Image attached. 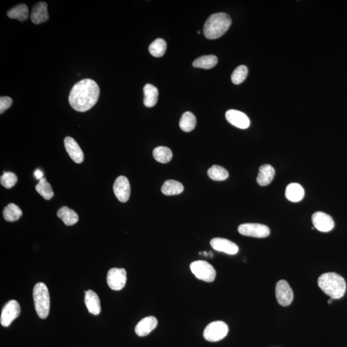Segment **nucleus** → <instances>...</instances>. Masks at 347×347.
Here are the masks:
<instances>
[{
  "label": "nucleus",
  "mask_w": 347,
  "mask_h": 347,
  "mask_svg": "<svg viewBox=\"0 0 347 347\" xmlns=\"http://www.w3.org/2000/svg\"><path fill=\"white\" fill-rule=\"evenodd\" d=\"M217 57L213 55H204L196 59L192 63L195 68L211 69L217 65Z\"/></svg>",
  "instance_id": "a878e982"
},
{
  "label": "nucleus",
  "mask_w": 347,
  "mask_h": 347,
  "mask_svg": "<svg viewBox=\"0 0 347 347\" xmlns=\"http://www.w3.org/2000/svg\"><path fill=\"white\" fill-rule=\"evenodd\" d=\"M114 191L117 199L126 203L130 199L131 186L128 178L121 176L116 178L114 185Z\"/></svg>",
  "instance_id": "9b49d317"
},
{
  "label": "nucleus",
  "mask_w": 347,
  "mask_h": 347,
  "mask_svg": "<svg viewBox=\"0 0 347 347\" xmlns=\"http://www.w3.org/2000/svg\"><path fill=\"white\" fill-rule=\"evenodd\" d=\"M33 297L37 315L41 319L47 318L49 314L50 301L49 289L44 283L39 282L35 285Z\"/></svg>",
  "instance_id": "20e7f679"
},
{
  "label": "nucleus",
  "mask_w": 347,
  "mask_h": 347,
  "mask_svg": "<svg viewBox=\"0 0 347 347\" xmlns=\"http://www.w3.org/2000/svg\"><path fill=\"white\" fill-rule=\"evenodd\" d=\"M248 68L245 65H241L233 71L232 73L231 79L232 83L236 85L241 84L247 79Z\"/></svg>",
  "instance_id": "2f4dec72"
},
{
  "label": "nucleus",
  "mask_w": 347,
  "mask_h": 347,
  "mask_svg": "<svg viewBox=\"0 0 347 347\" xmlns=\"http://www.w3.org/2000/svg\"><path fill=\"white\" fill-rule=\"evenodd\" d=\"M231 17L227 14H214L208 17L204 25V35L209 39L219 38L225 34L231 27Z\"/></svg>",
  "instance_id": "7ed1b4c3"
},
{
  "label": "nucleus",
  "mask_w": 347,
  "mask_h": 347,
  "mask_svg": "<svg viewBox=\"0 0 347 347\" xmlns=\"http://www.w3.org/2000/svg\"><path fill=\"white\" fill-rule=\"evenodd\" d=\"M64 144L66 152L73 162L77 164H81L84 161V153L74 139L67 136L65 139Z\"/></svg>",
  "instance_id": "2eb2a0df"
},
{
  "label": "nucleus",
  "mask_w": 347,
  "mask_h": 347,
  "mask_svg": "<svg viewBox=\"0 0 347 347\" xmlns=\"http://www.w3.org/2000/svg\"><path fill=\"white\" fill-rule=\"evenodd\" d=\"M190 267L192 273L201 281L212 282L215 279V269L207 261H194L190 264Z\"/></svg>",
  "instance_id": "39448f33"
},
{
  "label": "nucleus",
  "mask_w": 347,
  "mask_h": 347,
  "mask_svg": "<svg viewBox=\"0 0 347 347\" xmlns=\"http://www.w3.org/2000/svg\"><path fill=\"white\" fill-rule=\"evenodd\" d=\"M166 49L165 41L161 38L156 39L149 47V50L150 54L156 57H162L165 53Z\"/></svg>",
  "instance_id": "7c9ffc66"
},
{
  "label": "nucleus",
  "mask_w": 347,
  "mask_h": 347,
  "mask_svg": "<svg viewBox=\"0 0 347 347\" xmlns=\"http://www.w3.org/2000/svg\"><path fill=\"white\" fill-rule=\"evenodd\" d=\"M1 185L6 188H11L17 183V177L15 173L11 172H4L1 176Z\"/></svg>",
  "instance_id": "473e14b6"
},
{
  "label": "nucleus",
  "mask_w": 347,
  "mask_h": 347,
  "mask_svg": "<svg viewBox=\"0 0 347 347\" xmlns=\"http://www.w3.org/2000/svg\"><path fill=\"white\" fill-rule=\"evenodd\" d=\"M127 273L124 268H112L108 271L107 282L114 291H120L126 285Z\"/></svg>",
  "instance_id": "1a4fd4ad"
},
{
  "label": "nucleus",
  "mask_w": 347,
  "mask_h": 347,
  "mask_svg": "<svg viewBox=\"0 0 347 347\" xmlns=\"http://www.w3.org/2000/svg\"><path fill=\"white\" fill-rule=\"evenodd\" d=\"M198 34H199L200 32L198 31Z\"/></svg>",
  "instance_id": "c9c22d12"
},
{
  "label": "nucleus",
  "mask_w": 347,
  "mask_h": 347,
  "mask_svg": "<svg viewBox=\"0 0 347 347\" xmlns=\"http://www.w3.org/2000/svg\"><path fill=\"white\" fill-rule=\"evenodd\" d=\"M13 104V99L9 97H1L0 98V114H3Z\"/></svg>",
  "instance_id": "72a5a7b5"
},
{
  "label": "nucleus",
  "mask_w": 347,
  "mask_h": 347,
  "mask_svg": "<svg viewBox=\"0 0 347 347\" xmlns=\"http://www.w3.org/2000/svg\"><path fill=\"white\" fill-rule=\"evenodd\" d=\"M315 229L322 232H329L334 227V221L331 216L322 212H315L312 216Z\"/></svg>",
  "instance_id": "f8f14e48"
},
{
  "label": "nucleus",
  "mask_w": 347,
  "mask_h": 347,
  "mask_svg": "<svg viewBox=\"0 0 347 347\" xmlns=\"http://www.w3.org/2000/svg\"><path fill=\"white\" fill-rule=\"evenodd\" d=\"M226 118L228 122L238 128L245 130L249 128L250 120L247 115L240 111L230 110L226 113Z\"/></svg>",
  "instance_id": "4468645a"
},
{
  "label": "nucleus",
  "mask_w": 347,
  "mask_h": 347,
  "mask_svg": "<svg viewBox=\"0 0 347 347\" xmlns=\"http://www.w3.org/2000/svg\"><path fill=\"white\" fill-rule=\"evenodd\" d=\"M184 190L183 185L175 180H167L162 187V192L164 195L174 196L180 194Z\"/></svg>",
  "instance_id": "b1692460"
},
{
  "label": "nucleus",
  "mask_w": 347,
  "mask_h": 347,
  "mask_svg": "<svg viewBox=\"0 0 347 347\" xmlns=\"http://www.w3.org/2000/svg\"><path fill=\"white\" fill-rule=\"evenodd\" d=\"M276 298L280 305L287 307L293 300V291L288 282L283 280L278 281L275 288Z\"/></svg>",
  "instance_id": "9d476101"
},
{
  "label": "nucleus",
  "mask_w": 347,
  "mask_h": 347,
  "mask_svg": "<svg viewBox=\"0 0 347 347\" xmlns=\"http://www.w3.org/2000/svg\"><path fill=\"white\" fill-rule=\"evenodd\" d=\"M21 309L19 303L15 300L8 301L2 309L0 322L2 326L9 327L14 320L20 314Z\"/></svg>",
  "instance_id": "6e6552de"
},
{
  "label": "nucleus",
  "mask_w": 347,
  "mask_h": 347,
  "mask_svg": "<svg viewBox=\"0 0 347 347\" xmlns=\"http://www.w3.org/2000/svg\"><path fill=\"white\" fill-rule=\"evenodd\" d=\"M145 106L152 108L156 104L158 99V90L153 85L147 84L144 88Z\"/></svg>",
  "instance_id": "4be33fe9"
},
{
  "label": "nucleus",
  "mask_w": 347,
  "mask_h": 347,
  "mask_svg": "<svg viewBox=\"0 0 347 347\" xmlns=\"http://www.w3.org/2000/svg\"><path fill=\"white\" fill-rule=\"evenodd\" d=\"M100 95V88L95 81L83 79L76 83L69 95L71 108L79 112H86L96 104Z\"/></svg>",
  "instance_id": "f257e3e1"
},
{
  "label": "nucleus",
  "mask_w": 347,
  "mask_h": 347,
  "mask_svg": "<svg viewBox=\"0 0 347 347\" xmlns=\"http://www.w3.org/2000/svg\"><path fill=\"white\" fill-rule=\"evenodd\" d=\"M33 175H34L37 180H41L44 178V174H43L42 170L39 169V168L35 170L34 172H33Z\"/></svg>",
  "instance_id": "f704fd0d"
},
{
  "label": "nucleus",
  "mask_w": 347,
  "mask_h": 347,
  "mask_svg": "<svg viewBox=\"0 0 347 347\" xmlns=\"http://www.w3.org/2000/svg\"><path fill=\"white\" fill-rule=\"evenodd\" d=\"M196 118L191 112L184 113L180 121V127L185 132H190L195 128Z\"/></svg>",
  "instance_id": "cd10ccee"
},
{
  "label": "nucleus",
  "mask_w": 347,
  "mask_h": 347,
  "mask_svg": "<svg viewBox=\"0 0 347 347\" xmlns=\"http://www.w3.org/2000/svg\"><path fill=\"white\" fill-rule=\"evenodd\" d=\"M85 304L91 314L99 315L101 312L100 301L98 295L92 290L85 292Z\"/></svg>",
  "instance_id": "a211bd4d"
},
{
  "label": "nucleus",
  "mask_w": 347,
  "mask_h": 347,
  "mask_svg": "<svg viewBox=\"0 0 347 347\" xmlns=\"http://www.w3.org/2000/svg\"><path fill=\"white\" fill-rule=\"evenodd\" d=\"M47 4L45 2H39L35 4L32 10L31 18L35 25L46 22L49 18L47 10Z\"/></svg>",
  "instance_id": "dca6fc26"
},
{
  "label": "nucleus",
  "mask_w": 347,
  "mask_h": 347,
  "mask_svg": "<svg viewBox=\"0 0 347 347\" xmlns=\"http://www.w3.org/2000/svg\"><path fill=\"white\" fill-rule=\"evenodd\" d=\"M35 190L37 193L40 194L46 200L51 199L54 195L50 184L47 181L45 178L39 180L38 184L35 186Z\"/></svg>",
  "instance_id": "c85d7f7f"
},
{
  "label": "nucleus",
  "mask_w": 347,
  "mask_h": 347,
  "mask_svg": "<svg viewBox=\"0 0 347 347\" xmlns=\"http://www.w3.org/2000/svg\"><path fill=\"white\" fill-rule=\"evenodd\" d=\"M158 325L157 319L154 316L146 317L135 327V332L138 336L144 337L149 334Z\"/></svg>",
  "instance_id": "f3484780"
},
{
  "label": "nucleus",
  "mask_w": 347,
  "mask_h": 347,
  "mask_svg": "<svg viewBox=\"0 0 347 347\" xmlns=\"http://www.w3.org/2000/svg\"><path fill=\"white\" fill-rule=\"evenodd\" d=\"M275 170L270 165L265 164L260 166L259 172L257 178L258 184L261 186H266L271 183L274 178Z\"/></svg>",
  "instance_id": "6ab92c4d"
},
{
  "label": "nucleus",
  "mask_w": 347,
  "mask_h": 347,
  "mask_svg": "<svg viewBox=\"0 0 347 347\" xmlns=\"http://www.w3.org/2000/svg\"><path fill=\"white\" fill-rule=\"evenodd\" d=\"M242 235L255 238H265L269 236L270 230L264 225L258 223H245L238 227Z\"/></svg>",
  "instance_id": "0eeeda50"
},
{
  "label": "nucleus",
  "mask_w": 347,
  "mask_h": 347,
  "mask_svg": "<svg viewBox=\"0 0 347 347\" xmlns=\"http://www.w3.org/2000/svg\"><path fill=\"white\" fill-rule=\"evenodd\" d=\"M152 154L154 159L161 164H166L172 160V152L169 148L166 147L160 146L154 149Z\"/></svg>",
  "instance_id": "bb28decb"
},
{
  "label": "nucleus",
  "mask_w": 347,
  "mask_h": 347,
  "mask_svg": "<svg viewBox=\"0 0 347 347\" xmlns=\"http://www.w3.org/2000/svg\"><path fill=\"white\" fill-rule=\"evenodd\" d=\"M57 216L66 226L74 225L79 221L78 214L67 207L61 208L57 212Z\"/></svg>",
  "instance_id": "412c9836"
},
{
  "label": "nucleus",
  "mask_w": 347,
  "mask_h": 347,
  "mask_svg": "<svg viewBox=\"0 0 347 347\" xmlns=\"http://www.w3.org/2000/svg\"><path fill=\"white\" fill-rule=\"evenodd\" d=\"M7 15L9 18L20 21H25L29 17V9L25 4H19L10 9Z\"/></svg>",
  "instance_id": "5701e85b"
},
{
  "label": "nucleus",
  "mask_w": 347,
  "mask_h": 347,
  "mask_svg": "<svg viewBox=\"0 0 347 347\" xmlns=\"http://www.w3.org/2000/svg\"><path fill=\"white\" fill-rule=\"evenodd\" d=\"M3 215L6 221L15 222L18 221L19 218L22 216L23 212L18 206L15 203H10L4 208Z\"/></svg>",
  "instance_id": "393cba45"
},
{
  "label": "nucleus",
  "mask_w": 347,
  "mask_h": 347,
  "mask_svg": "<svg viewBox=\"0 0 347 347\" xmlns=\"http://www.w3.org/2000/svg\"><path fill=\"white\" fill-rule=\"evenodd\" d=\"M285 194V197L289 201L297 203L302 200L304 197L305 192L300 184L293 183L287 186Z\"/></svg>",
  "instance_id": "aec40b11"
},
{
  "label": "nucleus",
  "mask_w": 347,
  "mask_h": 347,
  "mask_svg": "<svg viewBox=\"0 0 347 347\" xmlns=\"http://www.w3.org/2000/svg\"><path fill=\"white\" fill-rule=\"evenodd\" d=\"M210 245L215 250L229 255H235L239 251V247L236 244L223 238H214L210 241Z\"/></svg>",
  "instance_id": "ddd939ff"
},
{
  "label": "nucleus",
  "mask_w": 347,
  "mask_h": 347,
  "mask_svg": "<svg viewBox=\"0 0 347 347\" xmlns=\"http://www.w3.org/2000/svg\"><path fill=\"white\" fill-rule=\"evenodd\" d=\"M208 175L214 181H224L229 178V173L225 168L219 165H213L208 170Z\"/></svg>",
  "instance_id": "c756f323"
},
{
  "label": "nucleus",
  "mask_w": 347,
  "mask_h": 347,
  "mask_svg": "<svg viewBox=\"0 0 347 347\" xmlns=\"http://www.w3.org/2000/svg\"><path fill=\"white\" fill-rule=\"evenodd\" d=\"M318 285L325 294L335 300L342 298L346 293V281L338 273L329 272L321 275Z\"/></svg>",
  "instance_id": "f03ea898"
},
{
  "label": "nucleus",
  "mask_w": 347,
  "mask_h": 347,
  "mask_svg": "<svg viewBox=\"0 0 347 347\" xmlns=\"http://www.w3.org/2000/svg\"><path fill=\"white\" fill-rule=\"evenodd\" d=\"M229 330V326L226 323L222 321H215L206 327L203 336L208 342H219L227 336Z\"/></svg>",
  "instance_id": "423d86ee"
}]
</instances>
